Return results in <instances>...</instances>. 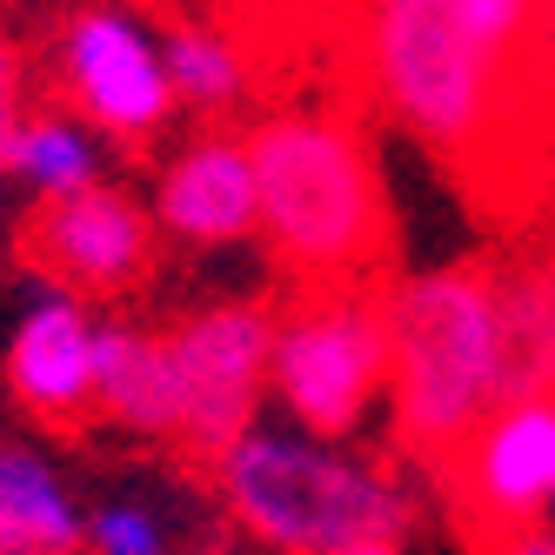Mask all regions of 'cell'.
Masks as SVG:
<instances>
[{"label": "cell", "instance_id": "cell-14", "mask_svg": "<svg viewBox=\"0 0 555 555\" xmlns=\"http://www.w3.org/2000/svg\"><path fill=\"white\" fill-rule=\"evenodd\" d=\"M88 502L21 435H0V555H74Z\"/></svg>", "mask_w": 555, "mask_h": 555}, {"label": "cell", "instance_id": "cell-19", "mask_svg": "<svg viewBox=\"0 0 555 555\" xmlns=\"http://www.w3.org/2000/svg\"><path fill=\"white\" fill-rule=\"evenodd\" d=\"M34 101H27V61L14 41H0V141H8V128L21 121Z\"/></svg>", "mask_w": 555, "mask_h": 555}, {"label": "cell", "instance_id": "cell-21", "mask_svg": "<svg viewBox=\"0 0 555 555\" xmlns=\"http://www.w3.org/2000/svg\"><path fill=\"white\" fill-rule=\"evenodd\" d=\"M335 555H409V548H402V535H375V542H348Z\"/></svg>", "mask_w": 555, "mask_h": 555}, {"label": "cell", "instance_id": "cell-11", "mask_svg": "<svg viewBox=\"0 0 555 555\" xmlns=\"http://www.w3.org/2000/svg\"><path fill=\"white\" fill-rule=\"evenodd\" d=\"M455 475L475 515H489V522L522 529L542 508H555V395L502 402L455 449Z\"/></svg>", "mask_w": 555, "mask_h": 555}, {"label": "cell", "instance_id": "cell-15", "mask_svg": "<svg viewBox=\"0 0 555 555\" xmlns=\"http://www.w3.org/2000/svg\"><path fill=\"white\" fill-rule=\"evenodd\" d=\"M508 314V382L522 395H555V255L495 274Z\"/></svg>", "mask_w": 555, "mask_h": 555}, {"label": "cell", "instance_id": "cell-2", "mask_svg": "<svg viewBox=\"0 0 555 555\" xmlns=\"http://www.w3.org/2000/svg\"><path fill=\"white\" fill-rule=\"evenodd\" d=\"M388 314V409L402 442L422 455H455L502 402L508 382V314L502 282L482 268H422L382 295Z\"/></svg>", "mask_w": 555, "mask_h": 555}, {"label": "cell", "instance_id": "cell-6", "mask_svg": "<svg viewBox=\"0 0 555 555\" xmlns=\"http://www.w3.org/2000/svg\"><path fill=\"white\" fill-rule=\"evenodd\" d=\"M54 88L61 101L94 121L107 141H154L175 114V74H168V27H154L128 0L74 8L54 34Z\"/></svg>", "mask_w": 555, "mask_h": 555}, {"label": "cell", "instance_id": "cell-17", "mask_svg": "<svg viewBox=\"0 0 555 555\" xmlns=\"http://www.w3.org/2000/svg\"><path fill=\"white\" fill-rule=\"evenodd\" d=\"M81 555H175V522H168L162 502L114 489V495L88 502Z\"/></svg>", "mask_w": 555, "mask_h": 555}, {"label": "cell", "instance_id": "cell-3", "mask_svg": "<svg viewBox=\"0 0 555 555\" xmlns=\"http://www.w3.org/2000/svg\"><path fill=\"white\" fill-rule=\"evenodd\" d=\"M261 181V242L295 274L348 282L382 255L388 194L369 134L328 107H282L248 128Z\"/></svg>", "mask_w": 555, "mask_h": 555}, {"label": "cell", "instance_id": "cell-18", "mask_svg": "<svg viewBox=\"0 0 555 555\" xmlns=\"http://www.w3.org/2000/svg\"><path fill=\"white\" fill-rule=\"evenodd\" d=\"M455 8L475 27V41L508 67H522V54L542 41V0H455Z\"/></svg>", "mask_w": 555, "mask_h": 555}, {"label": "cell", "instance_id": "cell-8", "mask_svg": "<svg viewBox=\"0 0 555 555\" xmlns=\"http://www.w3.org/2000/svg\"><path fill=\"white\" fill-rule=\"evenodd\" d=\"M154 255H162V228H154V208L128 188H88L74 202H48L34 208L27 221V261L34 274L88 295V301H107V295H134L147 274H154Z\"/></svg>", "mask_w": 555, "mask_h": 555}, {"label": "cell", "instance_id": "cell-10", "mask_svg": "<svg viewBox=\"0 0 555 555\" xmlns=\"http://www.w3.org/2000/svg\"><path fill=\"white\" fill-rule=\"evenodd\" d=\"M154 228L168 248L188 255H228L261 234V181L248 134H194L181 141L147 188Z\"/></svg>", "mask_w": 555, "mask_h": 555}, {"label": "cell", "instance_id": "cell-20", "mask_svg": "<svg viewBox=\"0 0 555 555\" xmlns=\"http://www.w3.org/2000/svg\"><path fill=\"white\" fill-rule=\"evenodd\" d=\"M495 555H555V529H515V535H502V548Z\"/></svg>", "mask_w": 555, "mask_h": 555}, {"label": "cell", "instance_id": "cell-13", "mask_svg": "<svg viewBox=\"0 0 555 555\" xmlns=\"http://www.w3.org/2000/svg\"><path fill=\"white\" fill-rule=\"evenodd\" d=\"M0 175H8L34 208L48 202H74L107 181V134L94 121H81L67 101L27 107L0 141Z\"/></svg>", "mask_w": 555, "mask_h": 555}, {"label": "cell", "instance_id": "cell-4", "mask_svg": "<svg viewBox=\"0 0 555 555\" xmlns=\"http://www.w3.org/2000/svg\"><path fill=\"white\" fill-rule=\"evenodd\" d=\"M362 54L382 107L415 141L468 154L475 141L495 134L515 67L475 41L455 0H369Z\"/></svg>", "mask_w": 555, "mask_h": 555}, {"label": "cell", "instance_id": "cell-12", "mask_svg": "<svg viewBox=\"0 0 555 555\" xmlns=\"http://www.w3.org/2000/svg\"><path fill=\"white\" fill-rule=\"evenodd\" d=\"M94 415L141 435V442H181V375H175V354H168V328L101 314Z\"/></svg>", "mask_w": 555, "mask_h": 555}, {"label": "cell", "instance_id": "cell-5", "mask_svg": "<svg viewBox=\"0 0 555 555\" xmlns=\"http://www.w3.org/2000/svg\"><path fill=\"white\" fill-rule=\"evenodd\" d=\"M388 314L362 288L322 282L308 301L274 314L268 402L308 435L362 442V428L388 409Z\"/></svg>", "mask_w": 555, "mask_h": 555}, {"label": "cell", "instance_id": "cell-9", "mask_svg": "<svg viewBox=\"0 0 555 555\" xmlns=\"http://www.w3.org/2000/svg\"><path fill=\"white\" fill-rule=\"evenodd\" d=\"M94 354H101L94 301L41 274L8 322L0 382H8L14 409L34 422H81L94 409Z\"/></svg>", "mask_w": 555, "mask_h": 555}, {"label": "cell", "instance_id": "cell-7", "mask_svg": "<svg viewBox=\"0 0 555 555\" xmlns=\"http://www.w3.org/2000/svg\"><path fill=\"white\" fill-rule=\"evenodd\" d=\"M168 354H175V375H181V449L215 462L268 409L274 308L234 301V295L202 301L181 322H168Z\"/></svg>", "mask_w": 555, "mask_h": 555}, {"label": "cell", "instance_id": "cell-16", "mask_svg": "<svg viewBox=\"0 0 555 555\" xmlns=\"http://www.w3.org/2000/svg\"><path fill=\"white\" fill-rule=\"evenodd\" d=\"M168 74L188 114H234L255 88V67L242 54L234 34H221L215 21H175L168 27Z\"/></svg>", "mask_w": 555, "mask_h": 555}, {"label": "cell", "instance_id": "cell-1", "mask_svg": "<svg viewBox=\"0 0 555 555\" xmlns=\"http://www.w3.org/2000/svg\"><path fill=\"white\" fill-rule=\"evenodd\" d=\"M215 495L268 555H335L348 542L402 535L415 515L402 468L295 422H255L242 442H228L215 455Z\"/></svg>", "mask_w": 555, "mask_h": 555}]
</instances>
